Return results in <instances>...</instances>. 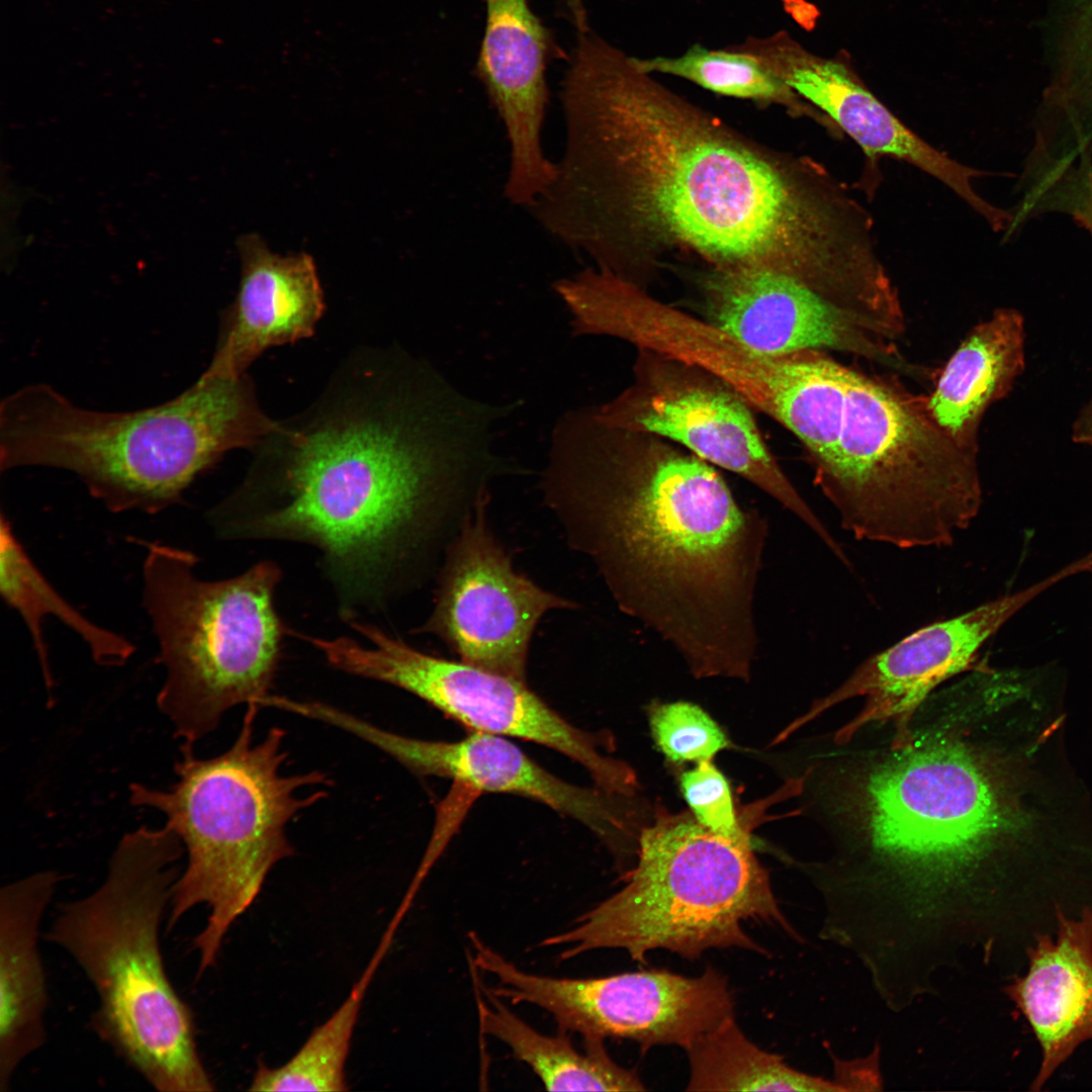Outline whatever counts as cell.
I'll return each mask as SVG.
<instances>
[{
  "mask_svg": "<svg viewBox=\"0 0 1092 1092\" xmlns=\"http://www.w3.org/2000/svg\"><path fill=\"white\" fill-rule=\"evenodd\" d=\"M565 145L529 208L595 267L642 288L666 259L822 287L854 245L851 196L808 158L743 136L584 34L562 92Z\"/></svg>",
  "mask_w": 1092,
  "mask_h": 1092,
  "instance_id": "6da1fadb",
  "label": "cell"
},
{
  "mask_svg": "<svg viewBox=\"0 0 1092 1092\" xmlns=\"http://www.w3.org/2000/svg\"><path fill=\"white\" fill-rule=\"evenodd\" d=\"M507 410L463 396L402 349L357 350L251 449L243 482L208 519L224 539L315 547L348 621L398 590L511 469L489 445Z\"/></svg>",
  "mask_w": 1092,
  "mask_h": 1092,
  "instance_id": "7a4b0ae2",
  "label": "cell"
},
{
  "mask_svg": "<svg viewBox=\"0 0 1092 1092\" xmlns=\"http://www.w3.org/2000/svg\"><path fill=\"white\" fill-rule=\"evenodd\" d=\"M978 693L933 692L906 726L820 761V815L833 855L811 866L823 928L875 965L934 975L981 939L993 861L1017 829L1004 771L976 737Z\"/></svg>",
  "mask_w": 1092,
  "mask_h": 1092,
  "instance_id": "3957f363",
  "label": "cell"
},
{
  "mask_svg": "<svg viewBox=\"0 0 1092 1092\" xmlns=\"http://www.w3.org/2000/svg\"><path fill=\"white\" fill-rule=\"evenodd\" d=\"M543 489L623 612L698 678H750L766 527L710 463L576 411L554 431Z\"/></svg>",
  "mask_w": 1092,
  "mask_h": 1092,
  "instance_id": "277c9868",
  "label": "cell"
},
{
  "mask_svg": "<svg viewBox=\"0 0 1092 1092\" xmlns=\"http://www.w3.org/2000/svg\"><path fill=\"white\" fill-rule=\"evenodd\" d=\"M276 421L247 374H201L171 400L129 412L86 408L35 383L0 404V469L68 470L113 513L157 514L223 454L255 447Z\"/></svg>",
  "mask_w": 1092,
  "mask_h": 1092,
  "instance_id": "5b68a950",
  "label": "cell"
},
{
  "mask_svg": "<svg viewBox=\"0 0 1092 1092\" xmlns=\"http://www.w3.org/2000/svg\"><path fill=\"white\" fill-rule=\"evenodd\" d=\"M174 832L141 827L118 843L102 884L60 905L44 938L82 971L97 997L90 1026L161 1092H209L189 1006L168 977L161 947L177 862Z\"/></svg>",
  "mask_w": 1092,
  "mask_h": 1092,
  "instance_id": "8992f818",
  "label": "cell"
},
{
  "mask_svg": "<svg viewBox=\"0 0 1092 1092\" xmlns=\"http://www.w3.org/2000/svg\"><path fill=\"white\" fill-rule=\"evenodd\" d=\"M259 708L247 705L240 732L223 753L202 759L191 748L181 749L178 780L167 790L129 787L131 804L162 812L165 826L186 849L187 864L174 885L166 930L200 905L209 910L193 941L199 976L216 964L231 926L257 899L274 866L294 854L288 822L327 795L320 790L299 797L298 791L331 784L321 770L281 772L286 732L273 727L255 743Z\"/></svg>",
  "mask_w": 1092,
  "mask_h": 1092,
  "instance_id": "52a82bcc",
  "label": "cell"
},
{
  "mask_svg": "<svg viewBox=\"0 0 1092 1092\" xmlns=\"http://www.w3.org/2000/svg\"><path fill=\"white\" fill-rule=\"evenodd\" d=\"M637 863L625 886L542 941L562 946L561 960L601 948H621L632 960L666 949L697 959L711 948L739 947L766 954L745 931L748 921L800 935L779 907L766 870L749 836L730 838L702 826L690 811H657L637 840Z\"/></svg>",
  "mask_w": 1092,
  "mask_h": 1092,
  "instance_id": "ba28073f",
  "label": "cell"
},
{
  "mask_svg": "<svg viewBox=\"0 0 1092 1092\" xmlns=\"http://www.w3.org/2000/svg\"><path fill=\"white\" fill-rule=\"evenodd\" d=\"M977 457L935 422L927 397L850 368L835 454L815 481L855 539L944 547L980 512Z\"/></svg>",
  "mask_w": 1092,
  "mask_h": 1092,
  "instance_id": "9c48e42d",
  "label": "cell"
},
{
  "mask_svg": "<svg viewBox=\"0 0 1092 1092\" xmlns=\"http://www.w3.org/2000/svg\"><path fill=\"white\" fill-rule=\"evenodd\" d=\"M197 561L188 550L154 542L143 566L144 603L166 670L157 704L181 749H194L233 707L259 706L271 694L284 634L275 563L209 581L195 575Z\"/></svg>",
  "mask_w": 1092,
  "mask_h": 1092,
  "instance_id": "30bf717a",
  "label": "cell"
},
{
  "mask_svg": "<svg viewBox=\"0 0 1092 1092\" xmlns=\"http://www.w3.org/2000/svg\"><path fill=\"white\" fill-rule=\"evenodd\" d=\"M607 336L699 365L730 385L751 407L789 430L814 468L833 458L846 406L850 368L823 350L770 354L624 285L603 317Z\"/></svg>",
  "mask_w": 1092,
  "mask_h": 1092,
  "instance_id": "8fae6325",
  "label": "cell"
},
{
  "mask_svg": "<svg viewBox=\"0 0 1092 1092\" xmlns=\"http://www.w3.org/2000/svg\"><path fill=\"white\" fill-rule=\"evenodd\" d=\"M348 623L368 644L348 637H317L313 642L334 668L402 689L470 731L516 737L556 750L583 766L596 787L608 794L627 798L635 794L634 770L603 752L597 735L568 722L526 680L432 656L361 620Z\"/></svg>",
  "mask_w": 1092,
  "mask_h": 1092,
  "instance_id": "7c38bea8",
  "label": "cell"
},
{
  "mask_svg": "<svg viewBox=\"0 0 1092 1092\" xmlns=\"http://www.w3.org/2000/svg\"><path fill=\"white\" fill-rule=\"evenodd\" d=\"M637 350L632 383L594 408L601 422L664 438L745 478L803 521L832 553L841 551L767 448L752 407L730 385L699 365Z\"/></svg>",
  "mask_w": 1092,
  "mask_h": 1092,
  "instance_id": "4fadbf2b",
  "label": "cell"
},
{
  "mask_svg": "<svg viewBox=\"0 0 1092 1092\" xmlns=\"http://www.w3.org/2000/svg\"><path fill=\"white\" fill-rule=\"evenodd\" d=\"M474 963L497 980L496 988L488 991L513 1003L544 1009L559 1031L603 1040L630 1039L642 1052L663 1044L687 1051L733 1016L727 980L712 968L694 978L666 970L554 978L525 972L487 944L477 949Z\"/></svg>",
  "mask_w": 1092,
  "mask_h": 1092,
  "instance_id": "5bb4252c",
  "label": "cell"
},
{
  "mask_svg": "<svg viewBox=\"0 0 1092 1092\" xmlns=\"http://www.w3.org/2000/svg\"><path fill=\"white\" fill-rule=\"evenodd\" d=\"M487 499L478 502L447 545L434 608L420 630L465 663L526 680L536 626L549 611L573 604L515 570L488 526Z\"/></svg>",
  "mask_w": 1092,
  "mask_h": 1092,
  "instance_id": "9a60e30c",
  "label": "cell"
},
{
  "mask_svg": "<svg viewBox=\"0 0 1092 1092\" xmlns=\"http://www.w3.org/2000/svg\"><path fill=\"white\" fill-rule=\"evenodd\" d=\"M706 321L764 353L834 350L913 375L899 352L905 327L833 299L789 275L710 269L701 278Z\"/></svg>",
  "mask_w": 1092,
  "mask_h": 1092,
  "instance_id": "2e32d148",
  "label": "cell"
},
{
  "mask_svg": "<svg viewBox=\"0 0 1092 1092\" xmlns=\"http://www.w3.org/2000/svg\"><path fill=\"white\" fill-rule=\"evenodd\" d=\"M1080 571L1079 563L1073 561L1025 589L914 631L867 658L841 686L818 700L792 727L797 729L828 708L854 697H866L864 706L835 732V739H844L870 723L905 726L920 705L946 680L978 666L975 662L981 647L1011 617L1049 587Z\"/></svg>",
  "mask_w": 1092,
  "mask_h": 1092,
  "instance_id": "e0dca14e",
  "label": "cell"
},
{
  "mask_svg": "<svg viewBox=\"0 0 1092 1092\" xmlns=\"http://www.w3.org/2000/svg\"><path fill=\"white\" fill-rule=\"evenodd\" d=\"M337 728L391 756L412 772L439 777L475 793L515 794L538 801L585 825L608 844L629 833L623 797L568 783L504 736L474 732L458 741L425 740L380 728L340 711Z\"/></svg>",
  "mask_w": 1092,
  "mask_h": 1092,
  "instance_id": "ac0fdd59",
  "label": "cell"
},
{
  "mask_svg": "<svg viewBox=\"0 0 1092 1092\" xmlns=\"http://www.w3.org/2000/svg\"><path fill=\"white\" fill-rule=\"evenodd\" d=\"M735 48L756 57L803 100L830 117L869 157L887 155L912 164L952 190L995 231L1006 226L1010 214L988 203L973 187L981 172L937 151L904 125L841 57L815 55L787 31L750 36Z\"/></svg>",
  "mask_w": 1092,
  "mask_h": 1092,
  "instance_id": "d6986e66",
  "label": "cell"
},
{
  "mask_svg": "<svg viewBox=\"0 0 1092 1092\" xmlns=\"http://www.w3.org/2000/svg\"><path fill=\"white\" fill-rule=\"evenodd\" d=\"M485 2L479 72L510 146L504 194L512 204L529 208L556 173V164L548 160L542 145L545 33L527 0Z\"/></svg>",
  "mask_w": 1092,
  "mask_h": 1092,
  "instance_id": "ffe728a7",
  "label": "cell"
},
{
  "mask_svg": "<svg viewBox=\"0 0 1092 1092\" xmlns=\"http://www.w3.org/2000/svg\"><path fill=\"white\" fill-rule=\"evenodd\" d=\"M241 279L220 318L218 338L202 375L237 378L266 350L311 337L325 311L313 258L272 253L257 234L240 237Z\"/></svg>",
  "mask_w": 1092,
  "mask_h": 1092,
  "instance_id": "44dd1931",
  "label": "cell"
},
{
  "mask_svg": "<svg viewBox=\"0 0 1092 1092\" xmlns=\"http://www.w3.org/2000/svg\"><path fill=\"white\" fill-rule=\"evenodd\" d=\"M59 875L39 872L0 890V1092L47 1041L49 992L40 953L42 920Z\"/></svg>",
  "mask_w": 1092,
  "mask_h": 1092,
  "instance_id": "7402d4cb",
  "label": "cell"
},
{
  "mask_svg": "<svg viewBox=\"0 0 1092 1092\" xmlns=\"http://www.w3.org/2000/svg\"><path fill=\"white\" fill-rule=\"evenodd\" d=\"M1010 996L1032 1026L1042 1050L1035 1085H1041L1083 1041L1092 1038V908L1064 919L1057 935L1042 937L1026 975Z\"/></svg>",
  "mask_w": 1092,
  "mask_h": 1092,
  "instance_id": "603a6c76",
  "label": "cell"
},
{
  "mask_svg": "<svg viewBox=\"0 0 1092 1092\" xmlns=\"http://www.w3.org/2000/svg\"><path fill=\"white\" fill-rule=\"evenodd\" d=\"M1023 367V318L1015 309H997L968 334L940 371L928 410L960 446L978 453L983 416L1010 391Z\"/></svg>",
  "mask_w": 1092,
  "mask_h": 1092,
  "instance_id": "cb8c5ba5",
  "label": "cell"
},
{
  "mask_svg": "<svg viewBox=\"0 0 1092 1092\" xmlns=\"http://www.w3.org/2000/svg\"><path fill=\"white\" fill-rule=\"evenodd\" d=\"M1050 78L1035 136L1068 161L1092 156V0H1054L1045 23Z\"/></svg>",
  "mask_w": 1092,
  "mask_h": 1092,
  "instance_id": "d4e9b609",
  "label": "cell"
},
{
  "mask_svg": "<svg viewBox=\"0 0 1092 1092\" xmlns=\"http://www.w3.org/2000/svg\"><path fill=\"white\" fill-rule=\"evenodd\" d=\"M478 992L480 1031L510 1048L519 1061L539 1077L549 1091H643L635 1071L619 1066L609 1056L604 1040L583 1037L584 1051L570 1041L566 1032L547 1035L530 1026L483 988Z\"/></svg>",
  "mask_w": 1092,
  "mask_h": 1092,
  "instance_id": "484cf974",
  "label": "cell"
},
{
  "mask_svg": "<svg viewBox=\"0 0 1092 1092\" xmlns=\"http://www.w3.org/2000/svg\"><path fill=\"white\" fill-rule=\"evenodd\" d=\"M0 545L2 597L26 624L50 693L54 678L42 634L47 614H52L75 631L98 664L118 666L128 660L134 646L124 637L88 620L59 595L29 559L4 515L1 516Z\"/></svg>",
  "mask_w": 1092,
  "mask_h": 1092,
  "instance_id": "4316f807",
  "label": "cell"
},
{
  "mask_svg": "<svg viewBox=\"0 0 1092 1092\" xmlns=\"http://www.w3.org/2000/svg\"><path fill=\"white\" fill-rule=\"evenodd\" d=\"M687 1053L689 1091H847L836 1073L833 1080L809 1075L759 1049L733 1016L699 1037Z\"/></svg>",
  "mask_w": 1092,
  "mask_h": 1092,
  "instance_id": "83f0119b",
  "label": "cell"
},
{
  "mask_svg": "<svg viewBox=\"0 0 1092 1092\" xmlns=\"http://www.w3.org/2000/svg\"><path fill=\"white\" fill-rule=\"evenodd\" d=\"M390 941L381 938L366 969L345 1001L315 1027L299 1050L282 1066L260 1063L251 1091H347L345 1068L360 1009L370 983L384 959Z\"/></svg>",
  "mask_w": 1092,
  "mask_h": 1092,
  "instance_id": "f1b7e54d",
  "label": "cell"
},
{
  "mask_svg": "<svg viewBox=\"0 0 1092 1092\" xmlns=\"http://www.w3.org/2000/svg\"><path fill=\"white\" fill-rule=\"evenodd\" d=\"M649 74H665L691 81L717 94L780 105L793 115H813V107L753 55L729 47L710 50L699 43L678 57L635 58Z\"/></svg>",
  "mask_w": 1092,
  "mask_h": 1092,
  "instance_id": "f546056e",
  "label": "cell"
},
{
  "mask_svg": "<svg viewBox=\"0 0 1092 1092\" xmlns=\"http://www.w3.org/2000/svg\"><path fill=\"white\" fill-rule=\"evenodd\" d=\"M648 723L656 748L672 763L713 759L730 745L719 724L691 702H655L648 708Z\"/></svg>",
  "mask_w": 1092,
  "mask_h": 1092,
  "instance_id": "4dcf8cb0",
  "label": "cell"
},
{
  "mask_svg": "<svg viewBox=\"0 0 1092 1092\" xmlns=\"http://www.w3.org/2000/svg\"><path fill=\"white\" fill-rule=\"evenodd\" d=\"M679 790L702 826L725 837L749 836L737 818L730 785L712 759L685 770L679 777Z\"/></svg>",
  "mask_w": 1092,
  "mask_h": 1092,
  "instance_id": "1f68e13d",
  "label": "cell"
},
{
  "mask_svg": "<svg viewBox=\"0 0 1092 1092\" xmlns=\"http://www.w3.org/2000/svg\"><path fill=\"white\" fill-rule=\"evenodd\" d=\"M1074 218L1092 236V199L1075 213ZM1073 439L1077 443L1092 446V396L1075 422Z\"/></svg>",
  "mask_w": 1092,
  "mask_h": 1092,
  "instance_id": "d6a6232c",
  "label": "cell"
},
{
  "mask_svg": "<svg viewBox=\"0 0 1092 1092\" xmlns=\"http://www.w3.org/2000/svg\"><path fill=\"white\" fill-rule=\"evenodd\" d=\"M563 2L572 17L574 24L579 28L580 31L586 30V14L581 0H563Z\"/></svg>",
  "mask_w": 1092,
  "mask_h": 1092,
  "instance_id": "836d02e7",
  "label": "cell"
},
{
  "mask_svg": "<svg viewBox=\"0 0 1092 1092\" xmlns=\"http://www.w3.org/2000/svg\"><path fill=\"white\" fill-rule=\"evenodd\" d=\"M1086 170H1087V171H1089V169H1086ZM1090 170H1092V169H1090ZM1081 171H1083V170H1081ZM1081 171H1080V172H1081ZM1078 173H1079V172H1078ZM1078 173H1077V174H1078ZM1077 174H1076V175H1077ZM1073 177H1074V176H1073ZM1073 177H1072V178H1073ZM1072 178H1071V179H1072ZM1068 181H1069V180H1068ZM1068 181H1067V182H1068ZM1067 182H1066V183H1067ZM1066 183H1065V184H1066ZM1065 184H1064V185H1065ZM1057 192H1058V191H1057ZM1057 192H1056V193H1057ZM1056 193H1055V194H1056ZM1054 196H1055V195H1053L1052 199L1054 198ZM1052 199H1051V201H1050V203H1049V207H1048V210H1050V206H1051V202H1052Z\"/></svg>",
  "mask_w": 1092,
  "mask_h": 1092,
  "instance_id": "e575fe53",
  "label": "cell"
}]
</instances>
